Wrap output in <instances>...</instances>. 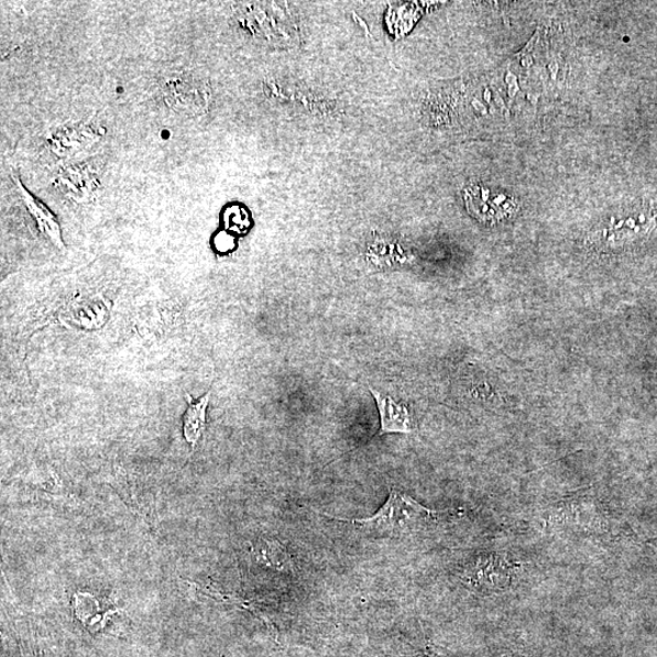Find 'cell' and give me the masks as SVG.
Wrapping results in <instances>:
<instances>
[{
    "mask_svg": "<svg viewBox=\"0 0 657 657\" xmlns=\"http://www.w3.org/2000/svg\"><path fill=\"white\" fill-rule=\"evenodd\" d=\"M336 518L349 523L368 535L385 538H405L419 534L436 523L445 513L426 508L409 494L392 489L386 503L374 515L363 518Z\"/></svg>",
    "mask_w": 657,
    "mask_h": 657,
    "instance_id": "6da1fadb",
    "label": "cell"
},
{
    "mask_svg": "<svg viewBox=\"0 0 657 657\" xmlns=\"http://www.w3.org/2000/svg\"><path fill=\"white\" fill-rule=\"evenodd\" d=\"M164 99L173 111L195 118L210 109L211 87L209 80L191 72H175L163 84Z\"/></svg>",
    "mask_w": 657,
    "mask_h": 657,
    "instance_id": "7a4b0ae2",
    "label": "cell"
},
{
    "mask_svg": "<svg viewBox=\"0 0 657 657\" xmlns=\"http://www.w3.org/2000/svg\"><path fill=\"white\" fill-rule=\"evenodd\" d=\"M11 180H13L14 190H17L20 201L26 207L28 212L32 217L34 223H36L42 236L47 239L53 247L64 252L66 245L63 239L59 219H57V217L50 210V207L45 206L37 198H34L24 184L21 183L14 171L11 172Z\"/></svg>",
    "mask_w": 657,
    "mask_h": 657,
    "instance_id": "3957f363",
    "label": "cell"
},
{
    "mask_svg": "<svg viewBox=\"0 0 657 657\" xmlns=\"http://www.w3.org/2000/svg\"><path fill=\"white\" fill-rule=\"evenodd\" d=\"M55 186L75 201L86 202L95 198L100 182L94 169L87 165H79L63 169L56 177Z\"/></svg>",
    "mask_w": 657,
    "mask_h": 657,
    "instance_id": "277c9868",
    "label": "cell"
},
{
    "mask_svg": "<svg viewBox=\"0 0 657 657\" xmlns=\"http://www.w3.org/2000/svg\"><path fill=\"white\" fill-rule=\"evenodd\" d=\"M371 391L380 413L382 434H410L413 431V420L408 408L390 396L380 394L379 391L373 388Z\"/></svg>",
    "mask_w": 657,
    "mask_h": 657,
    "instance_id": "5b68a950",
    "label": "cell"
},
{
    "mask_svg": "<svg viewBox=\"0 0 657 657\" xmlns=\"http://www.w3.org/2000/svg\"><path fill=\"white\" fill-rule=\"evenodd\" d=\"M506 562L499 557L480 558L472 565L469 573V581L478 588H491L499 590L510 581V571Z\"/></svg>",
    "mask_w": 657,
    "mask_h": 657,
    "instance_id": "8992f818",
    "label": "cell"
},
{
    "mask_svg": "<svg viewBox=\"0 0 657 657\" xmlns=\"http://www.w3.org/2000/svg\"><path fill=\"white\" fill-rule=\"evenodd\" d=\"M186 398L188 407L183 415V436L194 449L206 428V410L211 399V391L198 401H194L189 395Z\"/></svg>",
    "mask_w": 657,
    "mask_h": 657,
    "instance_id": "52a82bcc",
    "label": "cell"
},
{
    "mask_svg": "<svg viewBox=\"0 0 657 657\" xmlns=\"http://www.w3.org/2000/svg\"><path fill=\"white\" fill-rule=\"evenodd\" d=\"M255 557L261 563L276 570H287L292 567L289 552L278 541L259 540L255 545Z\"/></svg>",
    "mask_w": 657,
    "mask_h": 657,
    "instance_id": "ba28073f",
    "label": "cell"
},
{
    "mask_svg": "<svg viewBox=\"0 0 657 657\" xmlns=\"http://www.w3.org/2000/svg\"><path fill=\"white\" fill-rule=\"evenodd\" d=\"M653 544L657 547V538L653 539Z\"/></svg>",
    "mask_w": 657,
    "mask_h": 657,
    "instance_id": "9c48e42d",
    "label": "cell"
}]
</instances>
